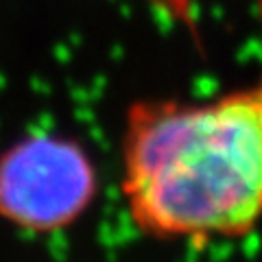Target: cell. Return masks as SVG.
Instances as JSON below:
<instances>
[{
    "instance_id": "obj_1",
    "label": "cell",
    "mask_w": 262,
    "mask_h": 262,
    "mask_svg": "<svg viewBox=\"0 0 262 262\" xmlns=\"http://www.w3.org/2000/svg\"><path fill=\"white\" fill-rule=\"evenodd\" d=\"M122 194L155 238H236L262 221V75L208 103L138 101L122 134Z\"/></svg>"
},
{
    "instance_id": "obj_2",
    "label": "cell",
    "mask_w": 262,
    "mask_h": 262,
    "mask_svg": "<svg viewBox=\"0 0 262 262\" xmlns=\"http://www.w3.org/2000/svg\"><path fill=\"white\" fill-rule=\"evenodd\" d=\"M94 168L75 142L35 136L0 155V216L29 232L68 227L94 196Z\"/></svg>"
},
{
    "instance_id": "obj_3",
    "label": "cell",
    "mask_w": 262,
    "mask_h": 262,
    "mask_svg": "<svg viewBox=\"0 0 262 262\" xmlns=\"http://www.w3.org/2000/svg\"><path fill=\"white\" fill-rule=\"evenodd\" d=\"M260 15H262V0H260Z\"/></svg>"
}]
</instances>
